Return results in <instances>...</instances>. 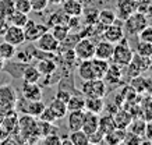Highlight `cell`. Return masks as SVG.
I'll use <instances>...</instances> for the list:
<instances>
[{
  "instance_id": "5bb4252c",
  "label": "cell",
  "mask_w": 152,
  "mask_h": 145,
  "mask_svg": "<svg viewBox=\"0 0 152 145\" xmlns=\"http://www.w3.org/2000/svg\"><path fill=\"white\" fill-rule=\"evenodd\" d=\"M98 127H99V114L91 113V112L84 113V122H83L81 130H83L87 136H91L95 131H98Z\"/></svg>"
},
{
  "instance_id": "603a6c76",
  "label": "cell",
  "mask_w": 152,
  "mask_h": 145,
  "mask_svg": "<svg viewBox=\"0 0 152 145\" xmlns=\"http://www.w3.org/2000/svg\"><path fill=\"white\" fill-rule=\"evenodd\" d=\"M126 134L127 133H126L124 128H117L116 127L115 130H112L110 133L105 134L103 142H106V144H121V142H124Z\"/></svg>"
},
{
  "instance_id": "f5cc1de1",
  "label": "cell",
  "mask_w": 152,
  "mask_h": 145,
  "mask_svg": "<svg viewBox=\"0 0 152 145\" xmlns=\"http://www.w3.org/2000/svg\"><path fill=\"white\" fill-rule=\"evenodd\" d=\"M3 68H4V60H3V59L0 57V71L3 70Z\"/></svg>"
},
{
  "instance_id": "f1b7e54d",
  "label": "cell",
  "mask_w": 152,
  "mask_h": 145,
  "mask_svg": "<svg viewBox=\"0 0 152 145\" xmlns=\"http://www.w3.org/2000/svg\"><path fill=\"white\" fill-rule=\"evenodd\" d=\"M84 105H85V96L84 95H75L73 94L67 101V110L73 112V110H84Z\"/></svg>"
},
{
  "instance_id": "f6af8a7d",
  "label": "cell",
  "mask_w": 152,
  "mask_h": 145,
  "mask_svg": "<svg viewBox=\"0 0 152 145\" xmlns=\"http://www.w3.org/2000/svg\"><path fill=\"white\" fill-rule=\"evenodd\" d=\"M42 142H45V144H55V145H61V138H60L56 133L53 134H49V136H45L42 138Z\"/></svg>"
},
{
  "instance_id": "4fadbf2b",
  "label": "cell",
  "mask_w": 152,
  "mask_h": 145,
  "mask_svg": "<svg viewBox=\"0 0 152 145\" xmlns=\"http://www.w3.org/2000/svg\"><path fill=\"white\" fill-rule=\"evenodd\" d=\"M61 11L67 17H81L84 11V3L80 0H64L61 3Z\"/></svg>"
},
{
  "instance_id": "9a60e30c",
  "label": "cell",
  "mask_w": 152,
  "mask_h": 145,
  "mask_svg": "<svg viewBox=\"0 0 152 145\" xmlns=\"http://www.w3.org/2000/svg\"><path fill=\"white\" fill-rule=\"evenodd\" d=\"M23 98L27 101H39L42 99V87L38 82H24L23 84Z\"/></svg>"
},
{
  "instance_id": "8d00e7d4",
  "label": "cell",
  "mask_w": 152,
  "mask_h": 145,
  "mask_svg": "<svg viewBox=\"0 0 152 145\" xmlns=\"http://www.w3.org/2000/svg\"><path fill=\"white\" fill-rule=\"evenodd\" d=\"M14 11V1L13 0H0V17L7 20L11 13Z\"/></svg>"
},
{
  "instance_id": "ac0fdd59",
  "label": "cell",
  "mask_w": 152,
  "mask_h": 145,
  "mask_svg": "<svg viewBox=\"0 0 152 145\" xmlns=\"http://www.w3.org/2000/svg\"><path fill=\"white\" fill-rule=\"evenodd\" d=\"M80 39H81L80 32L70 31V32L67 34V36H66L61 42H59V49H57V53H60V52H64V50H73L74 46L77 45V42H78Z\"/></svg>"
},
{
  "instance_id": "2e32d148",
  "label": "cell",
  "mask_w": 152,
  "mask_h": 145,
  "mask_svg": "<svg viewBox=\"0 0 152 145\" xmlns=\"http://www.w3.org/2000/svg\"><path fill=\"white\" fill-rule=\"evenodd\" d=\"M137 11V1L135 0H119L117 1V18L126 20L130 14Z\"/></svg>"
},
{
  "instance_id": "d590c367",
  "label": "cell",
  "mask_w": 152,
  "mask_h": 145,
  "mask_svg": "<svg viewBox=\"0 0 152 145\" xmlns=\"http://www.w3.org/2000/svg\"><path fill=\"white\" fill-rule=\"evenodd\" d=\"M145 120H135V122H133L131 120V123L129 124V128L130 133L131 134H135V136L138 137H144V130H145Z\"/></svg>"
},
{
  "instance_id": "7402d4cb",
  "label": "cell",
  "mask_w": 152,
  "mask_h": 145,
  "mask_svg": "<svg viewBox=\"0 0 152 145\" xmlns=\"http://www.w3.org/2000/svg\"><path fill=\"white\" fill-rule=\"evenodd\" d=\"M37 68L41 73V75H52L57 70V64H56L55 59H41L38 61Z\"/></svg>"
},
{
  "instance_id": "d4e9b609",
  "label": "cell",
  "mask_w": 152,
  "mask_h": 145,
  "mask_svg": "<svg viewBox=\"0 0 152 145\" xmlns=\"http://www.w3.org/2000/svg\"><path fill=\"white\" fill-rule=\"evenodd\" d=\"M45 108H46V105L42 102V99H39V101H28L25 114H29L32 117H39V114L43 112Z\"/></svg>"
},
{
  "instance_id": "6da1fadb",
  "label": "cell",
  "mask_w": 152,
  "mask_h": 145,
  "mask_svg": "<svg viewBox=\"0 0 152 145\" xmlns=\"http://www.w3.org/2000/svg\"><path fill=\"white\" fill-rule=\"evenodd\" d=\"M109 68V61L92 57L89 60H81L77 66V73L83 81L94 80V78H103L105 73Z\"/></svg>"
},
{
  "instance_id": "4dcf8cb0",
  "label": "cell",
  "mask_w": 152,
  "mask_h": 145,
  "mask_svg": "<svg viewBox=\"0 0 152 145\" xmlns=\"http://www.w3.org/2000/svg\"><path fill=\"white\" fill-rule=\"evenodd\" d=\"M130 63L135 66V67H137V70H138L141 74H142L145 70H148V68L151 67V64H149V57L141 56V55H138V53H134L133 59H131V61H130Z\"/></svg>"
},
{
  "instance_id": "db71d44e",
  "label": "cell",
  "mask_w": 152,
  "mask_h": 145,
  "mask_svg": "<svg viewBox=\"0 0 152 145\" xmlns=\"http://www.w3.org/2000/svg\"><path fill=\"white\" fill-rule=\"evenodd\" d=\"M149 64H151V67H152V53H151V56H149Z\"/></svg>"
},
{
  "instance_id": "f546056e",
  "label": "cell",
  "mask_w": 152,
  "mask_h": 145,
  "mask_svg": "<svg viewBox=\"0 0 152 145\" xmlns=\"http://www.w3.org/2000/svg\"><path fill=\"white\" fill-rule=\"evenodd\" d=\"M6 21L9 23V25H15V27H21L23 28L25 23L28 21V14H24V13H20V11L14 10L13 13L7 17Z\"/></svg>"
},
{
  "instance_id": "6f0895ef",
  "label": "cell",
  "mask_w": 152,
  "mask_h": 145,
  "mask_svg": "<svg viewBox=\"0 0 152 145\" xmlns=\"http://www.w3.org/2000/svg\"><path fill=\"white\" fill-rule=\"evenodd\" d=\"M135 1H137V3H138V1H141V0H135Z\"/></svg>"
},
{
  "instance_id": "bcb514c9",
  "label": "cell",
  "mask_w": 152,
  "mask_h": 145,
  "mask_svg": "<svg viewBox=\"0 0 152 145\" xmlns=\"http://www.w3.org/2000/svg\"><path fill=\"white\" fill-rule=\"evenodd\" d=\"M39 120H42V122H49V123H55L56 122L55 116H53V113L50 112V109L49 108L43 109V112L39 114Z\"/></svg>"
},
{
  "instance_id": "4316f807",
  "label": "cell",
  "mask_w": 152,
  "mask_h": 145,
  "mask_svg": "<svg viewBox=\"0 0 152 145\" xmlns=\"http://www.w3.org/2000/svg\"><path fill=\"white\" fill-rule=\"evenodd\" d=\"M113 119H115V123L117 128H124L126 130L129 127V124L131 123V120H133V116L129 112H126V110H117L115 113Z\"/></svg>"
},
{
  "instance_id": "e0dca14e",
  "label": "cell",
  "mask_w": 152,
  "mask_h": 145,
  "mask_svg": "<svg viewBox=\"0 0 152 145\" xmlns=\"http://www.w3.org/2000/svg\"><path fill=\"white\" fill-rule=\"evenodd\" d=\"M84 113H85V110H73V112H69L66 114V117H67V128L70 131L81 130L84 122Z\"/></svg>"
},
{
  "instance_id": "7a4b0ae2",
  "label": "cell",
  "mask_w": 152,
  "mask_h": 145,
  "mask_svg": "<svg viewBox=\"0 0 152 145\" xmlns=\"http://www.w3.org/2000/svg\"><path fill=\"white\" fill-rule=\"evenodd\" d=\"M149 23L147 15H144L140 11H134L133 14H130L127 18L124 20V24H123V29H124L126 34L129 35H138L140 31L142 28H145Z\"/></svg>"
},
{
  "instance_id": "9f6ffc18",
  "label": "cell",
  "mask_w": 152,
  "mask_h": 145,
  "mask_svg": "<svg viewBox=\"0 0 152 145\" xmlns=\"http://www.w3.org/2000/svg\"><path fill=\"white\" fill-rule=\"evenodd\" d=\"M149 18H151V23H149V24H151V25H152V17H149Z\"/></svg>"
},
{
  "instance_id": "c3c4849f",
  "label": "cell",
  "mask_w": 152,
  "mask_h": 145,
  "mask_svg": "<svg viewBox=\"0 0 152 145\" xmlns=\"http://www.w3.org/2000/svg\"><path fill=\"white\" fill-rule=\"evenodd\" d=\"M88 137H89V144H99V142H103V137L105 136L98 130V131H95L94 134H91V136H88Z\"/></svg>"
},
{
  "instance_id": "74e56055",
  "label": "cell",
  "mask_w": 152,
  "mask_h": 145,
  "mask_svg": "<svg viewBox=\"0 0 152 145\" xmlns=\"http://www.w3.org/2000/svg\"><path fill=\"white\" fill-rule=\"evenodd\" d=\"M67 20L69 17L63 13V11H60V13H53V14L49 17L48 20V28H50L53 25H57V24H67Z\"/></svg>"
},
{
  "instance_id": "9c48e42d",
  "label": "cell",
  "mask_w": 152,
  "mask_h": 145,
  "mask_svg": "<svg viewBox=\"0 0 152 145\" xmlns=\"http://www.w3.org/2000/svg\"><path fill=\"white\" fill-rule=\"evenodd\" d=\"M35 42H37V47L38 49H41V50L57 53V49H59V41L52 35L49 29H48L46 32L43 34L41 38H38Z\"/></svg>"
},
{
  "instance_id": "e575fe53",
  "label": "cell",
  "mask_w": 152,
  "mask_h": 145,
  "mask_svg": "<svg viewBox=\"0 0 152 145\" xmlns=\"http://www.w3.org/2000/svg\"><path fill=\"white\" fill-rule=\"evenodd\" d=\"M84 18H85V24L87 25H95L98 23V17H99V10L92 7V9H87L83 11Z\"/></svg>"
},
{
  "instance_id": "ffe728a7",
  "label": "cell",
  "mask_w": 152,
  "mask_h": 145,
  "mask_svg": "<svg viewBox=\"0 0 152 145\" xmlns=\"http://www.w3.org/2000/svg\"><path fill=\"white\" fill-rule=\"evenodd\" d=\"M105 109V99L103 98H85V105H84V110L91 113H99L103 112Z\"/></svg>"
},
{
  "instance_id": "f35d334b",
  "label": "cell",
  "mask_w": 152,
  "mask_h": 145,
  "mask_svg": "<svg viewBox=\"0 0 152 145\" xmlns=\"http://www.w3.org/2000/svg\"><path fill=\"white\" fill-rule=\"evenodd\" d=\"M13 1H14V10L15 11H20V13H24V14L32 13L29 0H13Z\"/></svg>"
},
{
  "instance_id": "ab89813d",
  "label": "cell",
  "mask_w": 152,
  "mask_h": 145,
  "mask_svg": "<svg viewBox=\"0 0 152 145\" xmlns=\"http://www.w3.org/2000/svg\"><path fill=\"white\" fill-rule=\"evenodd\" d=\"M137 11L147 15L148 18L152 17V0H141L137 3Z\"/></svg>"
},
{
  "instance_id": "8992f818",
  "label": "cell",
  "mask_w": 152,
  "mask_h": 145,
  "mask_svg": "<svg viewBox=\"0 0 152 145\" xmlns=\"http://www.w3.org/2000/svg\"><path fill=\"white\" fill-rule=\"evenodd\" d=\"M17 99L18 98H17V92H15L14 87L9 84L0 87V110L3 114L13 110Z\"/></svg>"
},
{
  "instance_id": "30bf717a",
  "label": "cell",
  "mask_w": 152,
  "mask_h": 145,
  "mask_svg": "<svg viewBox=\"0 0 152 145\" xmlns=\"http://www.w3.org/2000/svg\"><path fill=\"white\" fill-rule=\"evenodd\" d=\"M126 32L123 29V25L121 24H116V21L110 25H107L105 29H103V39L109 41L112 43H117L120 42L123 38H124Z\"/></svg>"
},
{
  "instance_id": "83f0119b",
  "label": "cell",
  "mask_w": 152,
  "mask_h": 145,
  "mask_svg": "<svg viewBox=\"0 0 152 145\" xmlns=\"http://www.w3.org/2000/svg\"><path fill=\"white\" fill-rule=\"evenodd\" d=\"M23 80H24V82H39V80H41V73L38 71L37 67L25 66L23 70Z\"/></svg>"
},
{
  "instance_id": "8fae6325",
  "label": "cell",
  "mask_w": 152,
  "mask_h": 145,
  "mask_svg": "<svg viewBox=\"0 0 152 145\" xmlns=\"http://www.w3.org/2000/svg\"><path fill=\"white\" fill-rule=\"evenodd\" d=\"M0 124L3 126V128L6 130V133L9 136H14V133L18 128V116L15 113V109L4 113L3 116L0 117Z\"/></svg>"
},
{
  "instance_id": "52a82bcc",
  "label": "cell",
  "mask_w": 152,
  "mask_h": 145,
  "mask_svg": "<svg viewBox=\"0 0 152 145\" xmlns=\"http://www.w3.org/2000/svg\"><path fill=\"white\" fill-rule=\"evenodd\" d=\"M23 29H24V35H25V41L35 42L38 38H41L49 28H48L46 24L37 23V21H32V20L28 18V21L25 23Z\"/></svg>"
},
{
  "instance_id": "cb8c5ba5",
  "label": "cell",
  "mask_w": 152,
  "mask_h": 145,
  "mask_svg": "<svg viewBox=\"0 0 152 145\" xmlns=\"http://www.w3.org/2000/svg\"><path fill=\"white\" fill-rule=\"evenodd\" d=\"M115 128H116V123H115V119H113V114H106V116L99 117V127H98V130L101 131L103 136L107 134V133H110Z\"/></svg>"
},
{
  "instance_id": "44dd1931",
  "label": "cell",
  "mask_w": 152,
  "mask_h": 145,
  "mask_svg": "<svg viewBox=\"0 0 152 145\" xmlns=\"http://www.w3.org/2000/svg\"><path fill=\"white\" fill-rule=\"evenodd\" d=\"M123 77V73H121V66L119 64H109V68L103 75V81L106 84H117L120 81V78Z\"/></svg>"
},
{
  "instance_id": "f907efd6",
  "label": "cell",
  "mask_w": 152,
  "mask_h": 145,
  "mask_svg": "<svg viewBox=\"0 0 152 145\" xmlns=\"http://www.w3.org/2000/svg\"><path fill=\"white\" fill-rule=\"evenodd\" d=\"M7 137H10V136L7 134V133H6V130L3 128V126L0 124V144H1V142H3V141H4Z\"/></svg>"
},
{
  "instance_id": "7bdbcfd3",
  "label": "cell",
  "mask_w": 152,
  "mask_h": 145,
  "mask_svg": "<svg viewBox=\"0 0 152 145\" xmlns=\"http://www.w3.org/2000/svg\"><path fill=\"white\" fill-rule=\"evenodd\" d=\"M31 3V9L35 13H42L43 10H46V7L49 6L48 0H29Z\"/></svg>"
},
{
  "instance_id": "277c9868",
  "label": "cell",
  "mask_w": 152,
  "mask_h": 145,
  "mask_svg": "<svg viewBox=\"0 0 152 145\" xmlns=\"http://www.w3.org/2000/svg\"><path fill=\"white\" fill-rule=\"evenodd\" d=\"M81 92L85 98H103L106 94V82L103 78L83 81Z\"/></svg>"
},
{
  "instance_id": "5b68a950",
  "label": "cell",
  "mask_w": 152,
  "mask_h": 145,
  "mask_svg": "<svg viewBox=\"0 0 152 145\" xmlns=\"http://www.w3.org/2000/svg\"><path fill=\"white\" fill-rule=\"evenodd\" d=\"M73 50L77 60H89L95 56V42L89 36H81Z\"/></svg>"
},
{
  "instance_id": "816d5d0a",
  "label": "cell",
  "mask_w": 152,
  "mask_h": 145,
  "mask_svg": "<svg viewBox=\"0 0 152 145\" xmlns=\"http://www.w3.org/2000/svg\"><path fill=\"white\" fill-rule=\"evenodd\" d=\"M49 1V4H53V6H61V3L64 1V0H48Z\"/></svg>"
},
{
  "instance_id": "7dc6e473",
  "label": "cell",
  "mask_w": 152,
  "mask_h": 145,
  "mask_svg": "<svg viewBox=\"0 0 152 145\" xmlns=\"http://www.w3.org/2000/svg\"><path fill=\"white\" fill-rule=\"evenodd\" d=\"M71 92H69V91H66V89H57V92H56V96L55 98H57V99H60V101H63V102H66L67 103V101L70 99V96H71Z\"/></svg>"
},
{
  "instance_id": "ee69618b",
  "label": "cell",
  "mask_w": 152,
  "mask_h": 145,
  "mask_svg": "<svg viewBox=\"0 0 152 145\" xmlns=\"http://www.w3.org/2000/svg\"><path fill=\"white\" fill-rule=\"evenodd\" d=\"M67 27L70 28V31L80 32V29H81V21H80V17H69V20H67Z\"/></svg>"
},
{
  "instance_id": "7c38bea8",
  "label": "cell",
  "mask_w": 152,
  "mask_h": 145,
  "mask_svg": "<svg viewBox=\"0 0 152 145\" xmlns=\"http://www.w3.org/2000/svg\"><path fill=\"white\" fill-rule=\"evenodd\" d=\"M113 49H115V43L102 39L98 43H95V56L94 57L109 61L112 60V56H113Z\"/></svg>"
},
{
  "instance_id": "1f68e13d",
  "label": "cell",
  "mask_w": 152,
  "mask_h": 145,
  "mask_svg": "<svg viewBox=\"0 0 152 145\" xmlns=\"http://www.w3.org/2000/svg\"><path fill=\"white\" fill-rule=\"evenodd\" d=\"M15 53H17V50H15L14 45L6 42V41H3V42L0 43V57L4 61L11 60L13 57H15Z\"/></svg>"
},
{
  "instance_id": "484cf974",
  "label": "cell",
  "mask_w": 152,
  "mask_h": 145,
  "mask_svg": "<svg viewBox=\"0 0 152 145\" xmlns=\"http://www.w3.org/2000/svg\"><path fill=\"white\" fill-rule=\"evenodd\" d=\"M117 20V15H116V13L113 11V10H102V11H99V17H98V24L101 25V27H103V28H106L107 25H110V24H113Z\"/></svg>"
},
{
  "instance_id": "d6a6232c",
  "label": "cell",
  "mask_w": 152,
  "mask_h": 145,
  "mask_svg": "<svg viewBox=\"0 0 152 145\" xmlns=\"http://www.w3.org/2000/svg\"><path fill=\"white\" fill-rule=\"evenodd\" d=\"M70 141L71 145H88L89 144V137L84 133L83 130L70 131Z\"/></svg>"
},
{
  "instance_id": "ba28073f",
  "label": "cell",
  "mask_w": 152,
  "mask_h": 145,
  "mask_svg": "<svg viewBox=\"0 0 152 145\" xmlns=\"http://www.w3.org/2000/svg\"><path fill=\"white\" fill-rule=\"evenodd\" d=\"M3 38L6 42L11 43L17 47L20 45H23L25 41V35H24V29L21 27H15V25H7L6 29L3 31Z\"/></svg>"
},
{
  "instance_id": "836d02e7",
  "label": "cell",
  "mask_w": 152,
  "mask_h": 145,
  "mask_svg": "<svg viewBox=\"0 0 152 145\" xmlns=\"http://www.w3.org/2000/svg\"><path fill=\"white\" fill-rule=\"evenodd\" d=\"M49 31H50V34L59 41V42H61V41L67 36V34L70 32V28L67 27V24H57V25L50 27Z\"/></svg>"
},
{
  "instance_id": "d6986e66",
  "label": "cell",
  "mask_w": 152,
  "mask_h": 145,
  "mask_svg": "<svg viewBox=\"0 0 152 145\" xmlns=\"http://www.w3.org/2000/svg\"><path fill=\"white\" fill-rule=\"evenodd\" d=\"M48 108L50 109V112L53 113V116H55L56 120L64 119L66 114L69 113V110H67V103L63 102V101H60V99H57V98L53 99Z\"/></svg>"
},
{
  "instance_id": "681fc988",
  "label": "cell",
  "mask_w": 152,
  "mask_h": 145,
  "mask_svg": "<svg viewBox=\"0 0 152 145\" xmlns=\"http://www.w3.org/2000/svg\"><path fill=\"white\" fill-rule=\"evenodd\" d=\"M144 137L148 142H152V120L145 123V130H144Z\"/></svg>"
},
{
  "instance_id": "11a10c76",
  "label": "cell",
  "mask_w": 152,
  "mask_h": 145,
  "mask_svg": "<svg viewBox=\"0 0 152 145\" xmlns=\"http://www.w3.org/2000/svg\"><path fill=\"white\" fill-rule=\"evenodd\" d=\"M80 1H81V3H84V1H87V0H80Z\"/></svg>"
},
{
  "instance_id": "60d3db41",
  "label": "cell",
  "mask_w": 152,
  "mask_h": 145,
  "mask_svg": "<svg viewBox=\"0 0 152 145\" xmlns=\"http://www.w3.org/2000/svg\"><path fill=\"white\" fill-rule=\"evenodd\" d=\"M135 52L141 55V56H145V57H149L152 53V43L149 42H144V41H140L137 43V47H135Z\"/></svg>"
},
{
  "instance_id": "3957f363",
  "label": "cell",
  "mask_w": 152,
  "mask_h": 145,
  "mask_svg": "<svg viewBox=\"0 0 152 145\" xmlns=\"http://www.w3.org/2000/svg\"><path fill=\"white\" fill-rule=\"evenodd\" d=\"M133 55H134L133 49L130 47L129 42L123 38L120 42L115 43V49H113L112 60H113L115 64H119V66H121V67H126V66L131 61Z\"/></svg>"
},
{
  "instance_id": "b9f144b4",
  "label": "cell",
  "mask_w": 152,
  "mask_h": 145,
  "mask_svg": "<svg viewBox=\"0 0 152 145\" xmlns=\"http://www.w3.org/2000/svg\"><path fill=\"white\" fill-rule=\"evenodd\" d=\"M138 39L144 41V42H149L152 43V25L148 23V25L145 28H142L138 34Z\"/></svg>"
}]
</instances>
